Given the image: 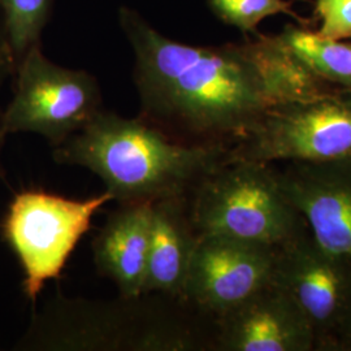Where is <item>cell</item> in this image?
Returning <instances> with one entry per match:
<instances>
[{
	"mask_svg": "<svg viewBox=\"0 0 351 351\" xmlns=\"http://www.w3.org/2000/svg\"><path fill=\"white\" fill-rule=\"evenodd\" d=\"M152 206L150 202L120 204L93 241L98 272L112 280L125 300L145 295Z\"/></svg>",
	"mask_w": 351,
	"mask_h": 351,
	"instance_id": "7c38bea8",
	"label": "cell"
},
{
	"mask_svg": "<svg viewBox=\"0 0 351 351\" xmlns=\"http://www.w3.org/2000/svg\"><path fill=\"white\" fill-rule=\"evenodd\" d=\"M315 14L322 23L320 36L351 39V0H316Z\"/></svg>",
	"mask_w": 351,
	"mask_h": 351,
	"instance_id": "e0dca14e",
	"label": "cell"
},
{
	"mask_svg": "<svg viewBox=\"0 0 351 351\" xmlns=\"http://www.w3.org/2000/svg\"><path fill=\"white\" fill-rule=\"evenodd\" d=\"M5 137H7V133H5L4 126H3V110L0 108V154H1V149H3ZM0 172H1V167H0Z\"/></svg>",
	"mask_w": 351,
	"mask_h": 351,
	"instance_id": "ffe728a7",
	"label": "cell"
},
{
	"mask_svg": "<svg viewBox=\"0 0 351 351\" xmlns=\"http://www.w3.org/2000/svg\"><path fill=\"white\" fill-rule=\"evenodd\" d=\"M119 24L134 52L139 117L181 142L232 146L277 103L337 88L313 75L277 36L191 46L165 37L125 5Z\"/></svg>",
	"mask_w": 351,
	"mask_h": 351,
	"instance_id": "6da1fadb",
	"label": "cell"
},
{
	"mask_svg": "<svg viewBox=\"0 0 351 351\" xmlns=\"http://www.w3.org/2000/svg\"><path fill=\"white\" fill-rule=\"evenodd\" d=\"M141 300L142 297L121 298L120 303H56L36 319L25 345L49 350H111L112 335H119V350L197 349L195 332L180 319L177 311L167 310V297L163 295L158 303L149 302L142 314L145 301L134 323L128 324L137 314Z\"/></svg>",
	"mask_w": 351,
	"mask_h": 351,
	"instance_id": "277c9868",
	"label": "cell"
},
{
	"mask_svg": "<svg viewBox=\"0 0 351 351\" xmlns=\"http://www.w3.org/2000/svg\"><path fill=\"white\" fill-rule=\"evenodd\" d=\"M230 156L269 164L351 159V90L277 103L230 146Z\"/></svg>",
	"mask_w": 351,
	"mask_h": 351,
	"instance_id": "5b68a950",
	"label": "cell"
},
{
	"mask_svg": "<svg viewBox=\"0 0 351 351\" xmlns=\"http://www.w3.org/2000/svg\"><path fill=\"white\" fill-rule=\"evenodd\" d=\"M213 324L216 350L313 351L316 348L308 319L275 280Z\"/></svg>",
	"mask_w": 351,
	"mask_h": 351,
	"instance_id": "30bf717a",
	"label": "cell"
},
{
	"mask_svg": "<svg viewBox=\"0 0 351 351\" xmlns=\"http://www.w3.org/2000/svg\"><path fill=\"white\" fill-rule=\"evenodd\" d=\"M53 0H0L7 33L17 62L32 47L40 45V37L50 21Z\"/></svg>",
	"mask_w": 351,
	"mask_h": 351,
	"instance_id": "9a60e30c",
	"label": "cell"
},
{
	"mask_svg": "<svg viewBox=\"0 0 351 351\" xmlns=\"http://www.w3.org/2000/svg\"><path fill=\"white\" fill-rule=\"evenodd\" d=\"M197 239L198 234L189 213L188 198H168L154 203L143 294L184 302Z\"/></svg>",
	"mask_w": 351,
	"mask_h": 351,
	"instance_id": "4fadbf2b",
	"label": "cell"
},
{
	"mask_svg": "<svg viewBox=\"0 0 351 351\" xmlns=\"http://www.w3.org/2000/svg\"><path fill=\"white\" fill-rule=\"evenodd\" d=\"M12 77V99L3 110L7 136L34 133L56 147L104 110L98 80L53 63L40 45L17 62Z\"/></svg>",
	"mask_w": 351,
	"mask_h": 351,
	"instance_id": "8992f818",
	"label": "cell"
},
{
	"mask_svg": "<svg viewBox=\"0 0 351 351\" xmlns=\"http://www.w3.org/2000/svg\"><path fill=\"white\" fill-rule=\"evenodd\" d=\"M278 249L223 236H198L184 303L215 322L275 280Z\"/></svg>",
	"mask_w": 351,
	"mask_h": 351,
	"instance_id": "9c48e42d",
	"label": "cell"
},
{
	"mask_svg": "<svg viewBox=\"0 0 351 351\" xmlns=\"http://www.w3.org/2000/svg\"><path fill=\"white\" fill-rule=\"evenodd\" d=\"M14 69L16 59L10 43L4 16L0 10V88L10 77H12Z\"/></svg>",
	"mask_w": 351,
	"mask_h": 351,
	"instance_id": "ac0fdd59",
	"label": "cell"
},
{
	"mask_svg": "<svg viewBox=\"0 0 351 351\" xmlns=\"http://www.w3.org/2000/svg\"><path fill=\"white\" fill-rule=\"evenodd\" d=\"M198 236H223L281 247L308 230L282 191L275 164L229 156L188 197Z\"/></svg>",
	"mask_w": 351,
	"mask_h": 351,
	"instance_id": "3957f363",
	"label": "cell"
},
{
	"mask_svg": "<svg viewBox=\"0 0 351 351\" xmlns=\"http://www.w3.org/2000/svg\"><path fill=\"white\" fill-rule=\"evenodd\" d=\"M332 351H351V317L341 329L332 346Z\"/></svg>",
	"mask_w": 351,
	"mask_h": 351,
	"instance_id": "d6986e66",
	"label": "cell"
},
{
	"mask_svg": "<svg viewBox=\"0 0 351 351\" xmlns=\"http://www.w3.org/2000/svg\"><path fill=\"white\" fill-rule=\"evenodd\" d=\"M111 201L108 191L86 199L42 190H25L14 195L3 233L23 268L24 293L30 301H37L47 281L60 276L90 229L94 215Z\"/></svg>",
	"mask_w": 351,
	"mask_h": 351,
	"instance_id": "52a82bcc",
	"label": "cell"
},
{
	"mask_svg": "<svg viewBox=\"0 0 351 351\" xmlns=\"http://www.w3.org/2000/svg\"><path fill=\"white\" fill-rule=\"evenodd\" d=\"M282 191L324 247L351 259V159L276 167Z\"/></svg>",
	"mask_w": 351,
	"mask_h": 351,
	"instance_id": "8fae6325",
	"label": "cell"
},
{
	"mask_svg": "<svg viewBox=\"0 0 351 351\" xmlns=\"http://www.w3.org/2000/svg\"><path fill=\"white\" fill-rule=\"evenodd\" d=\"M229 156L230 146L181 142L139 116L128 119L106 110L53 147L56 163L98 176L120 204L188 198Z\"/></svg>",
	"mask_w": 351,
	"mask_h": 351,
	"instance_id": "7a4b0ae2",
	"label": "cell"
},
{
	"mask_svg": "<svg viewBox=\"0 0 351 351\" xmlns=\"http://www.w3.org/2000/svg\"><path fill=\"white\" fill-rule=\"evenodd\" d=\"M213 14L226 25L234 26L243 34H256V27L265 17L278 13L289 14L298 23L307 24L293 11L287 0H207Z\"/></svg>",
	"mask_w": 351,
	"mask_h": 351,
	"instance_id": "2e32d148",
	"label": "cell"
},
{
	"mask_svg": "<svg viewBox=\"0 0 351 351\" xmlns=\"http://www.w3.org/2000/svg\"><path fill=\"white\" fill-rule=\"evenodd\" d=\"M275 281L313 326L315 350H332L351 317V259L324 247L310 229L278 249Z\"/></svg>",
	"mask_w": 351,
	"mask_h": 351,
	"instance_id": "ba28073f",
	"label": "cell"
},
{
	"mask_svg": "<svg viewBox=\"0 0 351 351\" xmlns=\"http://www.w3.org/2000/svg\"><path fill=\"white\" fill-rule=\"evenodd\" d=\"M313 75L335 88L351 90V39L323 37L317 32L287 25L277 36Z\"/></svg>",
	"mask_w": 351,
	"mask_h": 351,
	"instance_id": "5bb4252c",
	"label": "cell"
}]
</instances>
